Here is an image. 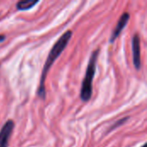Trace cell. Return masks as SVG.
<instances>
[{"label":"cell","mask_w":147,"mask_h":147,"mask_svg":"<svg viewBox=\"0 0 147 147\" xmlns=\"http://www.w3.org/2000/svg\"><path fill=\"white\" fill-rule=\"evenodd\" d=\"M71 35H72V32L71 31L67 30L66 32H65L59 37V39L56 41V43L53 45V47H52L51 51L49 52V54H48L47 59L46 60V63H45V65L43 66V70H42V73H41V78H40V85H39L38 91H37V95L42 100H45V98H46L45 82H46L47 72H48L49 69L51 68V66L53 65V64L54 63V61L58 59V57L61 54V53L66 47L70 39L71 38Z\"/></svg>","instance_id":"6da1fadb"},{"label":"cell","mask_w":147,"mask_h":147,"mask_svg":"<svg viewBox=\"0 0 147 147\" xmlns=\"http://www.w3.org/2000/svg\"><path fill=\"white\" fill-rule=\"evenodd\" d=\"M99 52H100V49H96L91 53V56L90 58L89 64L87 66V70L84 75V78L83 80L81 92H80V98L84 102L90 101L92 96V82H93V78L96 73V61H97Z\"/></svg>","instance_id":"7a4b0ae2"},{"label":"cell","mask_w":147,"mask_h":147,"mask_svg":"<svg viewBox=\"0 0 147 147\" xmlns=\"http://www.w3.org/2000/svg\"><path fill=\"white\" fill-rule=\"evenodd\" d=\"M14 121L12 120H9L5 122L3 127L0 130V147H8L9 140L12 134L14 129Z\"/></svg>","instance_id":"3957f363"},{"label":"cell","mask_w":147,"mask_h":147,"mask_svg":"<svg viewBox=\"0 0 147 147\" xmlns=\"http://www.w3.org/2000/svg\"><path fill=\"white\" fill-rule=\"evenodd\" d=\"M132 48H133V60L134 65L137 70H140L141 67V59H140V39L136 34L132 39Z\"/></svg>","instance_id":"277c9868"},{"label":"cell","mask_w":147,"mask_h":147,"mask_svg":"<svg viewBox=\"0 0 147 147\" xmlns=\"http://www.w3.org/2000/svg\"><path fill=\"white\" fill-rule=\"evenodd\" d=\"M129 18H130V16H129V13L127 12H125L122 14V16H121V18L119 19L117 24H116V27L115 28L114 31L112 32V34H111V37L109 39V42L110 43H113L115 42V40L117 39V37L120 35V34L121 33V31L124 29V28L126 27V25L127 24L128 21H129Z\"/></svg>","instance_id":"5b68a950"},{"label":"cell","mask_w":147,"mask_h":147,"mask_svg":"<svg viewBox=\"0 0 147 147\" xmlns=\"http://www.w3.org/2000/svg\"><path fill=\"white\" fill-rule=\"evenodd\" d=\"M39 3L38 0H34V1H31V0H22V1H19L16 3V9L18 10H28L30 9L31 8H33L35 4H37Z\"/></svg>","instance_id":"8992f818"},{"label":"cell","mask_w":147,"mask_h":147,"mask_svg":"<svg viewBox=\"0 0 147 147\" xmlns=\"http://www.w3.org/2000/svg\"><path fill=\"white\" fill-rule=\"evenodd\" d=\"M128 120V117H127V118H122V119H121L120 121H118L116 123H115V125H114L110 129H109V131H112L113 129H115V128H116V127H118L119 126H121L124 122H126Z\"/></svg>","instance_id":"52a82bcc"},{"label":"cell","mask_w":147,"mask_h":147,"mask_svg":"<svg viewBox=\"0 0 147 147\" xmlns=\"http://www.w3.org/2000/svg\"><path fill=\"white\" fill-rule=\"evenodd\" d=\"M5 40V35L4 34H0V43L3 42Z\"/></svg>","instance_id":"ba28073f"},{"label":"cell","mask_w":147,"mask_h":147,"mask_svg":"<svg viewBox=\"0 0 147 147\" xmlns=\"http://www.w3.org/2000/svg\"><path fill=\"white\" fill-rule=\"evenodd\" d=\"M147 146H146V144H144V145H143V146H142L141 147H146Z\"/></svg>","instance_id":"9c48e42d"}]
</instances>
